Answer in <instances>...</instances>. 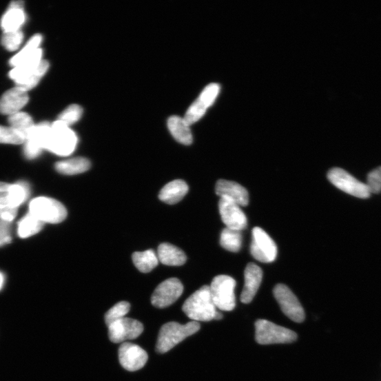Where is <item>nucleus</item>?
<instances>
[{"label": "nucleus", "mask_w": 381, "mask_h": 381, "mask_svg": "<svg viewBox=\"0 0 381 381\" xmlns=\"http://www.w3.org/2000/svg\"><path fill=\"white\" fill-rule=\"evenodd\" d=\"M42 56L43 50L40 48L33 55L10 72L9 76L17 86L23 87L27 92L34 89L50 67L49 62L43 60Z\"/></svg>", "instance_id": "obj_1"}, {"label": "nucleus", "mask_w": 381, "mask_h": 381, "mask_svg": "<svg viewBox=\"0 0 381 381\" xmlns=\"http://www.w3.org/2000/svg\"><path fill=\"white\" fill-rule=\"evenodd\" d=\"M183 311L196 322L223 318V314L217 311L208 285H204L193 293L184 303Z\"/></svg>", "instance_id": "obj_2"}, {"label": "nucleus", "mask_w": 381, "mask_h": 381, "mask_svg": "<svg viewBox=\"0 0 381 381\" xmlns=\"http://www.w3.org/2000/svg\"><path fill=\"white\" fill-rule=\"evenodd\" d=\"M198 322L192 321L185 325H181L178 322H169L160 330L156 351L164 354L178 344L186 338L194 335L200 330Z\"/></svg>", "instance_id": "obj_3"}, {"label": "nucleus", "mask_w": 381, "mask_h": 381, "mask_svg": "<svg viewBox=\"0 0 381 381\" xmlns=\"http://www.w3.org/2000/svg\"><path fill=\"white\" fill-rule=\"evenodd\" d=\"M78 138L69 126L61 121L52 123L48 151L60 156H68L76 150Z\"/></svg>", "instance_id": "obj_4"}, {"label": "nucleus", "mask_w": 381, "mask_h": 381, "mask_svg": "<svg viewBox=\"0 0 381 381\" xmlns=\"http://www.w3.org/2000/svg\"><path fill=\"white\" fill-rule=\"evenodd\" d=\"M29 213L44 223L58 224L63 222L68 212L64 205L54 198L41 196L29 204Z\"/></svg>", "instance_id": "obj_5"}, {"label": "nucleus", "mask_w": 381, "mask_h": 381, "mask_svg": "<svg viewBox=\"0 0 381 381\" xmlns=\"http://www.w3.org/2000/svg\"><path fill=\"white\" fill-rule=\"evenodd\" d=\"M255 327L256 340L260 344L291 343L298 339V335L294 331L267 320H256Z\"/></svg>", "instance_id": "obj_6"}, {"label": "nucleus", "mask_w": 381, "mask_h": 381, "mask_svg": "<svg viewBox=\"0 0 381 381\" xmlns=\"http://www.w3.org/2000/svg\"><path fill=\"white\" fill-rule=\"evenodd\" d=\"M210 291L213 301L217 309L230 311L236 306L234 288L236 281L225 275L215 277L211 284Z\"/></svg>", "instance_id": "obj_7"}, {"label": "nucleus", "mask_w": 381, "mask_h": 381, "mask_svg": "<svg viewBox=\"0 0 381 381\" xmlns=\"http://www.w3.org/2000/svg\"><path fill=\"white\" fill-rule=\"evenodd\" d=\"M329 181L342 192L360 198H368L371 193L367 184L362 183L344 169L336 167L328 173Z\"/></svg>", "instance_id": "obj_8"}, {"label": "nucleus", "mask_w": 381, "mask_h": 381, "mask_svg": "<svg viewBox=\"0 0 381 381\" xmlns=\"http://www.w3.org/2000/svg\"><path fill=\"white\" fill-rule=\"evenodd\" d=\"M274 295L282 312L291 320L302 323L305 319V310L290 289L283 284L277 285Z\"/></svg>", "instance_id": "obj_9"}, {"label": "nucleus", "mask_w": 381, "mask_h": 381, "mask_svg": "<svg viewBox=\"0 0 381 381\" xmlns=\"http://www.w3.org/2000/svg\"><path fill=\"white\" fill-rule=\"evenodd\" d=\"M220 91L218 83L209 84L198 98L192 104L184 117L190 126L200 121L207 110L214 103Z\"/></svg>", "instance_id": "obj_10"}, {"label": "nucleus", "mask_w": 381, "mask_h": 381, "mask_svg": "<svg viewBox=\"0 0 381 381\" xmlns=\"http://www.w3.org/2000/svg\"><path fill=\"white\" fill-rule=\"evenodd\" d=\"M251 254L257 260L262 262H274L278 254V248L267 231L256 227L252 231Z\"/></svg>", "instance_id": "obj_11"}, {"label": "nucleus", "mask_w": 381, "mask_h": 381, "mask_svg": "<svg viewBox=\"0 0 381 381\" xmlns=\"http://www.w3.org/2000/svg\"><path fill=\"white\" fill-rule=\"evenodd\" d=\"M183 291L184 286L179 279L169 278L156 287L152 297V303L159 309L168 307L181 297Z\"/></svg>", "instance_id": "obj_12"}, {"label": "nucleus", "mask_w": 381, "mask_h": 381, "mask_svg": "<svg viewBox=\"0 0 381 381\" xmlns=\"http://www.w3.org/2000/svg\"><path fill=\"white\" fill-rule=\"evenodd\" d=\"M143 331V326L140 321L125 317L108 326L109 338L114 343L136 339Z\"/></svg>", "instance_id": "obj_13"}, {"label": "nucleus", "mask_w": 381, "mask_h": 381, "mask_svg": "<svg viewBox=\"0 0 381 381\" xmlns=\"http://www.w3.org/2000/svg\"><path fill=\"white\" fill-rule=\"evenodd\" d=\"M148 359L147 353L137 344L124 342L119 348L121 364L129 371H136L142 369Z\"/></svg>", "instance_id": "obj_14"}, {"label": "nucleus", "mask_w": 381, "mask_h": 381, "mask_svg": "<svg viewBox=\"0 0 381 381\" xmlns=\"http://www.w3.org/2000/svg\"><path fill=\"white\" fill-rule=\"evenodd\" d=\"M221 219L227 228L243 231L247 226V218L239 205L225 198L219 200Z\"/></svg>", "instance_id": "obj_15"}, {"label": "nucleus", "mask_w": 381, "mask_h": 381, "mask_svg": "<svg viewBox=\"0 0 381 381\" xmlns=\"http://www.w3.org/2000/svg\"><path fill=\"white\" fill-rule=\"evenodd\" d=\"M28 101V92L21 87L16 86L0 99V113L10 116L19 112Z\"/></svg>", "instance_id": "obj_16"}, {"label": "nucleus", "mask_w": 381, "mask_h": 381, "mask_svg": "<svg viewBox=\"0 0 381 381\" xmlns=\"http://www.w3.org/2000/svg\"><path fill=\"white\" fill-rule=\"evenodd\" d=\"M216 192L220 198L236 203L240 207L249 204L247 190L237 183L220 180L216 183Z\"/></svg>", "instance_id": "obj_17"}, {"label": "nucleus", "mask_w": 381, "mask_h": 381, "mask_svg": "<svg viewBox=\"0 0 381 381\" xmlns=\"http://www.w3.org/2000/svg\"><path fill=\"white\" fill-rule=\"evenodd\" d=\"M23 1H13L1 19V27L4 33L21 31L26 21Z\"/></svg>", "instance_id": "obj_18"}, {"label": "nucleus", "mask_w": 381, "mask_h": 381, "mask_svg": "<svg viewBox=\"0 0 381 381\" xmlns=\"http://www.w3.org/2000/svg\"><path fill=\"white\" fill-rule=\"evenodd\" d=\"M262 279L261 269L254 263H249L245 271V286L241 295V302L250 303L256 295Z\"/></svg>", "instance_id": "obj_19"}, {"label": "nucleus", "mask_w": 381, "mask_h": 381, "mask_svg": "<svg viewBox=\"0 0 381 381\" xmlns=\"http://www.w3.org/2000/svg\"><path fill=\"white\" fill-rule=\"evenodd\" d=\"M157 256L159 261L165 266L180 267L187 261V256L182 249L168 243L159 246Z\"/></svg>", "instance_id": "obj_20"}, {"label": "nucleus", "mask_w": 381, "mask_h": 381, "mask_svg": "<svg viewBox=\"0 0 381 381\" xmlns=\"http://www.w3.org/2000/svg\"><path fill=\"white\" fill-rule=\"evenodd\" d=\"M188 192L189 187L185 181H174L163 187L160 192L159 198L167 204L174 205L182 200Z\"/></svg>", "instance_id": "obj_21"}, {"label": "nucleus", "mask_w": 381, "mask_h": 381, "mask_svg": "<svg viewBox=\"0 0 381 381\" xmlns=\"http://www.w3.org/2000/svg\"><path fill=\"white\" fill-rule=\"evenodd\" d=\"M167 127L176 141L185 145L192 143L193 136L190 125L184 119L178 116H172L167 121Z\"/></svg>", "instance_id": "obj_22"}, {"label": "nucleus", "mask_w": 381, "mask_h": 381, "mask_svg": "<svg viewBox=\"0 0 381 381\" xmlns=\"http://www.w3.org/2000/svg\"><path fill=\"white\" fill-rule=\"evenodd\" d=\"M92 166L90 160L85 158L77 157L57 162L55 164L56 170L65 175H75L83 173Z\"/></svg>", "instance_id": "obj_23"}, {"label": "nucleus", "mask_w": 381, "mask_h": 381, "mask_svg": "<svg viewBox=\"0 0 381 381\" xmlns=\"http://www.w3.org/2000/svg\"><path fill=\"white\" fill-rule=\"evenodd\" d=\"M52 124L43 122L35 125L25 141L31 143L43 150H47L51 134Z\"/></svg>", "instance_id": "obj_24"}, {"label": "nucleus", "mask_w": 381, "mask_h": 381, "mask_svg": "<svg viewBox=\"0 0 381 381\" xmlns=\"http://www.w3.org/2000/svg\"><path fill=\"white\" fill-rule=\"evenodd\" d=\"M132 260L136 269L144 274L152 271L159 262L157 254L152 249L134 253Z\"/></svg>", "instance_id": "obj_25"}, {"label": "nucleus", "mask_w": 381, "mask_h": 381, "mask_svg": "<svg viewBox=\"0 0 381 381\" xmlns=\"http://www.w3.org/2000/svg\"><path fill=\"white\" fill-rule=\"evenodd\" d=\"M8 123L11 128L21 134L25 138V141L29 133H30L35 126L32 117L28 114L23 112H19L9 116Z\"/></svg>", "instance_id": "obj_26"}, {"label": "nucleus", "mask_w": 381, "mask_h": 381, "mask_svg": "<svg viewBox=\"0 0 381 381\" xmlns=\"http://www.w3.org/2000/svg\"><path fill=\"white\" fill-rule=\"evenodd\" d=\"M44 223L28 213L18 223V234L21 238H28L35 236L43 227Z\"/></svg>", "instance_id": "obj_27"}, {"label": "nucleus", "mask_w": 381, "mask_h": 381, "mask_svg": "<svg viewBox=\"0 0 381 381\" xmlns=\"http://www.w3.org/2000/svg\"><path fill=\"white\" fill-rule=\"evenodd\" d=\"M5 194L12 206L19 209L30 194V189H29L28 183L21 181L10 185L7 193Z\"/></svg>", "instance_id": "obj_28"}, {"label": "nucleus", "mask_w": 381, "mask_h": 381, "mask_svg": "<svg viewBox=\"0 0 381 381\" xmlns=\"http://www.w3.org/2000/svg\"><path fill=\"white\" fill-rule=\"evenodd\" d=\"M43 41V37L41 34H37L32 37L28 41L25 45L10 60V65L14 68L19 66L28 57H30L34 53L40 48Z\"/></svg>", "instance_id": "obj_29"}, {"label": "nucleus", "mask_w": 381, "mask_h": 381, "mask_svg": "<svg viewBox=\"0 0 381 381\" xmlns=\"http://www.w3.org/2000/svg\"><path fill=\"white\" fill-rule=\"evenodd\" d=\"M220 242L225 249L231 252H238L243 244L241 231L225 227L221 232Z\"/></svg>", "instance_id": "obj_30"}, {"label": "nucleus", "mask_w": 381, "mask_h": 381, "mask_svg": "<svg viewBox=\"0 0 381 381\" xmlns=\"http://www.w3.org/2000/svg\"><path fill=\"white\" fill-rule=\"evenodd\" d=\"M130 304L127 302H121L116 304L105 313V323L108 326L116 320L125 317L130 310Z\"/></svg>", "instance_id": "obj_31"}, {"label": "nucleus", "mask_w": 381, "mask_h": 381, "mask_svg": "<svg viewBox=\"0 0 381 381\" xmlns=\"http://www.w3.org/2000/svg\"><path fill=\"white\" fill-rule=\"evenodd\" d=\"M82 114V107L79 105L73 104L68 106L60 115H59L58 121L63 122L70 127L79 121Z\"/></svg>", "instance_id": "obj_32"}, {"label": "nucleus", "mask_w": 381, "mask_h": 381, "mask_svg": "<svg viewBox=\"0 0 381 381\" xmlns=\"http://www.w3.org/2000/svg\"><path fill=\"white\" fill-rule=\"evenodd\" d=\"M23 34L21 31L4 33L2 37V45L10 52L17 50L23 43Z\"/></svg>", "instance_id": "obj_33"}, {"label": "nucleus", "mask_w": 381, "mask_h": 381, "mask_svg": "<svg viewBox=\"0 0 381 381\" xmlns=\"http://www.w3.org/2000/svg\"><path fill=\"white\" fill-rule=\"evenodd\" d=\"M24 142L25 138L10 127L0 126V143L19 145Z\"/></svg>", "instance_id": "obj_34"}, {"label": "nucleus", "mask_w": 381, "mask_h": 381, "mask_svg": "<svg viewBox=\"0 0 381 381\" xmlns=\"http://www.w3.org/2000/svg\"><path fill=\"white\" fill-rule=\"evenodd\" d=\"M17 212L18 209L12 206L6 194H0V220L12 223Z\"/></svg>", "instance_id": "obj_35"}, {"label": "nucleus", "mask_w": 381, "mask_h": 381, "mask_svg": "<svg viewBox=\"0 0 381 381\" xmlns=\"http://www.w3.org/2000/svg\"><path fill=\"white\" fill-rule=\"evenodd\" d=\"M371 194H379L381 192V167L371 171L367 176V184Z\"/></svg>", "instance_id": "obj_36"}, {"label": "nucleus", "mask_w": 381, "mask_h": 381, "mask_svg": "<svg viewBox=\"0 0 381 381\" xmlns=\"http://www.w3.org/2000/svg\"><path fill=\"white\" fill-rule=\"evenodd\" d=\"M12 242L11 223L0 220V247Z\"/></svg>", "instance_id": "obj_37"}, {"label": "nucleus", "mask_w": 381, "mask_h": 381, "mask_svg": "<svg viewBox=\"0 0 381 381\" xmlns=\"http://www.w3.org/2000/svg\"><path fill=\"white\" fill-rule=\"evenodd\" d=\"M10 184L0 182V194H5L7 193Z\"/></svg>", "instance_id": "obj_38"}, {"label": "nucleus", "mask_w": 381, "mask_h": 381, "mask_svg": "<svg viewBox=\"0 0 381 381\" xmlns=\"http://www.w3.org/2000/svg\"><path fill=\"white\" fill-rule=\"evenodd\" d=\"M5 284V276L2 272H0V290H1Z\"/></svg>", "instance_id": "obj_39"}]
</instances>
